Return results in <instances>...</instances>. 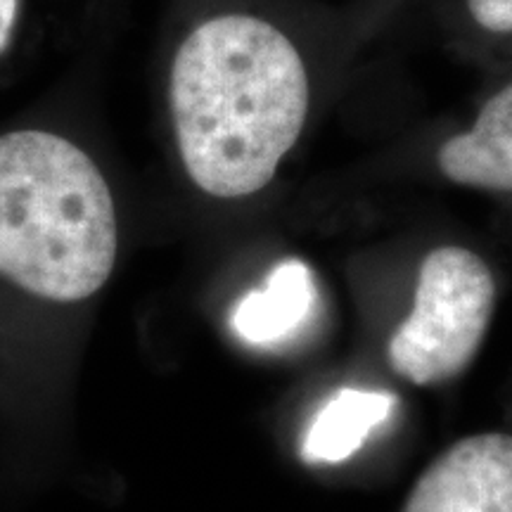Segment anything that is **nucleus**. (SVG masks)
<instances>
[{"instance_id": "20e7f679", "label": "nucleus", "mask_w": 512, "mask_h": 512, "mask_svg": "<svg viewBox=\"0 0 512 512\" xmlns=\"http://www.w3.org/2000/svg\"><path fill=\"white\" fill-rule=\"evenodd\" d=\"M401 512H512V430H482L448 444Z\"/></svg>"}, {"instance_id": "f257e3e1", "label": "nucleus", "mask_w": 512, "mask_h": 512, "mask_svg": "<svg viewBox=\"0 0 512 512\" xmlns=\"http://www.w3.org/2000/svg\"><path fill=\"white\" fill-rule=\"evenodd\" d=\"M171 112L185 171L197 188L226 200L259 192L309 114L302 55L259 17L209 19L178 50Z\"/></svg>"}, {"instance_id": "6e6552de", "label": "nucleus", "mask_w": 512, "mask_h": 512, "mask_svg": "<svg viewBox=\"0 0 512 512\" xmlns=\"http://www.w3.org/2000/svg\"><path fill=\"white\" fill-rule=\"evenodd\" d=\"M472 17L479 27L494 34L512 31V0H467Z\"/></svg>"}, {"instance_id": "7ed1b4c3", "label": "nucleus", "mask_w": 512, "mask_h": 512, "mask_svg": "<svg viewBox=\"0 0 512 512\" xmlns=\"http://www.w3.org/2000/svg\"><path fill=\"white\" fill-rule=\"evenodd\" d=\"M496 309V280L470 247L441 245L422 259L413 306L387 342L392 373L415 387L458 380L475 363Z\"/></svg>"}, {"instance_id": "0eeeda50", "label": "nucleus", "mask_w": 512, "mask_h": 512, "mask_svg": "<svg viewBox=\"0 0 512 512\" xmlns=\"http://www.w3.org/2000/svg\"><path fill=\"white\" fill-rule=\"evenodd\" d=\"M394 396L370 389H339L313 418L302 444L306 463H339L366 444L370 432L389 418Z\"/></svg>"}, {"instance_id": "f03ea898", "label": "nucleus", "mask_w": 512, "mask_h": 512, "mask_svg": "<svg viewBox=\"0 0 512 512\" xmlns=\"http://www.w3.org/2000/svg\"><path fill=\"white\" fill-rule=\"evenodd\" d=\"M117 211L100 169L48 131L0 136V275L36 297L79 302L110 278Z\"/></svg>"}, {"instance_id": "1a4fd4ad", "label": "nucleus", "mask_w": 512, "mask_h": 512, "mask_svg": "<svg viewBox=\"0 0 512 512\" xmlns=\"http://www.w3.org/2000/svg\"><path fill=\"white\" fill-rule=\"evenodd\" d=\"M17 5L19 0H0V53L8 48L12 29H15Z\"/></svg>"}, {"instance_id": "39448f33", "label": "nucleus", "mask_w": 512, "mask_h": 512, "mask_svg": "<svg viewBox=\"0 0 512 512\" xmlns=\"http://www.w3.org/2000/svg\"><path fill=\"white\" fill-rule=\"evenodd\" d=\"M439 169L467 188L512 192V83L486 102L470 131L441 145Z\"/></svg>"}, {"instance_id": "423d86ee", "label": "nucleus", "mask_w": 512, "mask_h": 512, "mask_svg": "<svg viewBox=\"0 0 512 512\" xmlns=\"http://www.w3.org/2000/svg\"><path fill=\"white\" fill-rule=\"evenodd\" d=\"M316 302V287L304 261L287 259L268 273L264 287L247 292L235 304L230 325L242 342L254 347L283 342L302 328Z\"/></svg>"}]
</instances>
